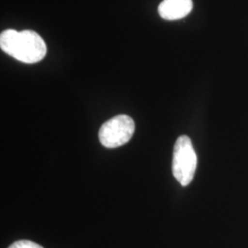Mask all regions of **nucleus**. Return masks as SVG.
Masks as SVG:
<instances>
[{
	"instance_id": "obj_2",
	"label": "nucleus",
	"mask_w": 248,
	"mask_h": 248,
	"mask_svg": "<svg viewBox=\"0 0 248 248\" xmlns=\"http://www.w3.org/2000/svg\"><path fill=\"white\" fill-rule=\"evenodd\" d=\"M197 169V155L190 138L181 135L174 146L172 172L182 186H187L192 181Z\"/></svg>"
},
{
	"instance_id": "obj_1",
	"label": "nucleus",
	"mask_w": 248,
	"mask_h": 248,
	"mask_svg": "<svg viewBox=\"0 0 248 248\" xmlns=\"http://www.w3.org/2000/svg\"><path fill=\"white\" fill-rule=\"evenodd\" d=\"M0 47L10 56L26 63L42 61L47 53L44 39L31 30L17 31L9 29L2 31Z\"/></svg>"
},
{
	"instance_id": "obj_4",
	"label": "nucleus",
	"mask_w": 248,
	"mask_h": 248,
	"mask_svg": "<svg viewBox=\"0 0 248 248\" xmlns=\"http://www.w3.org/2000/svg\"><path fill=\"white\" fill-rule=\"evenodd\" d=\"M193 8L192 0H164L160 3V17L167 20H177L187 16Z\"/></svg>"
},
{
	"instance_id": "obj_3",
	"label": "nucleus",
	"mask_w": 248,
	"mask_h": 248,
	"mask_svg": "<svg viewBox=\"0 0 248 248\" xmlns=\"http://www.w3.org/2000/svg\"><path fill=\"white\" fill-rule=\"evenodd\" d=\"M135 131V124L131 117L118 115L111 118L99 129L98 138L107 148H117L129 142Z\"/></svg>"
},
{
	"instance_id": "obj_5",
	"label": "nucleus",
	"mask_w": 248,
	"mask_h": 248,
	"mask_svg": "<svg viewBox=\"0 0 248 248\" xmlns=\"http://www.w3.org/2000/svg\"><path fill=\"white\" fill-rule=\"evenodd\" d=\"M9 248H44L41 247L40 245L36 244L34 242L28 241V240H20L13 243L11 246H9Z\"/></svg>"
}]
</instances>
